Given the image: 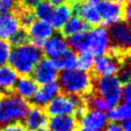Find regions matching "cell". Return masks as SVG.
<instances>
[{
    "label": "cell",
    "mask_w": 131,
    "mask_h": 131,
    "mask_svg": "<svg viewBox=\"0 0 131 131\" xmlns=\"http://www.w3.org/2000/svg\"><path fill=\"white\" fill-rule=\"evenodd\" d=\"M76 131H89V130H87V129H85V128H83V127H81V128H80V129H77Z\"/></svg>",
    "instance_id": "obj_44"
},
{
    "label": "cell",
    "mask_w": 131,
    "mask_h": 131,
    "mask_svg": "<svg viewBox=\"0 0 131 131\" xmlns=\"http://www.w3.org/2000/svg\"><path fill=\"white\" fill-rule=\"evenodd\" d=\"M41 1H43V0H21L24 8H27V9H33Z\"/></svg>",
    "instance_id": "obj_37"
},
{
    "label": "cell",
    "mask_w": 131,
    "mask_h": 131,
    "mask_svg": "<svg viewBox=\"0 0 131 131\" xmlns=\"http://www.w3.org/2000/svg\"><path fill=\"white\" fill-rule=\"evenodd\" d=\"M73 9V13L76 14L80 19H82L88 26L98 25L101 22V16L99 14V10L95 4L91 3H75Z\"/></svg>",
    "instance_id": "obj_16"
},
{
    "label": "cell",
    "mask_w": 131,
    "mask_h": 131,
    "mask_svg": "<svg viewBox=\"0 0 131 131\" xmlns=\"http://www.w3.org/2000/svg\"><path fill=\"white\" fill-rule=\"evenodd\" d=\"M54 9L55 8L53 7L51 4H49L46 1H41L39 4H37L35 7L34 14L36 15V17L38 18V20L50 22L52 16H53Z\"/></svg>",
    "instance_id": "obj_26"
},
{
    "label": "cell",
    "mask_w": 131,
    "mask_h": 131,
    "mask_svg": "<svg viewBox=\"0 0 131 131\" xmlns=\"http://www.w3.org/2000/svg\"><path fill=\"white\" fill-rule=\"evenodd\" d=\"M60 92L59 84L57 80L49 82L47 84L41 85L37 88V92L35 93L33 97V102L35 105L43 107L46 106L54 98H56Z\"/></svg>",
    "instance_id": "obj_15"
},
{
    "label": "cell",
    "mask_w": 131,
    "mask_h": 131,
    "mask_svg": "<svg viewBox=\"0 0 131 131\" xmlns=\"http://www.w3.org/2000/svg\"><path fill=\"white\" fill-rule=\"evenodd\" d=\"M33 80L37 85H43L57 80L58 77V70L54 60L50 58H40L35 66L33 72Z\"/></svg>",
    "instance_id": "obj_8"
},
{
    "label": "cell",
    "mask_w": 131,
    "mask_h": 131,
    "mask_svg": "<svg viewBox=\"0 0 131 131\" xmlns=\"http://www.w3.org/2000/svg\"><path fill=\"white\" fill-rule=\"evenodd\" d=\"M111 44L115 50L126 52L131 46V30L126 21H119L110 26L108 30Z\"/></svg>",
    "instance_id": "obj_7"
},
{
    "label": "cell",
    "mask_w": 131,
    "mask_h": 131,
    "mask_svg": "<svg viewBox=\"0 0 131 131\" xmlns=\"http://www.w3.org/2000/svg\"><path fill=\"white\" fill-rule=\"evenodd\" d=\"M58 82L64 94L75 97L87 94L93 85L92 78L88 72L79 68L63 70L58 75Z\"/></svg>",
    "instance_id": "obj_2"
},
{
    "label": "cell",
    "mask_w": 131,
    "mask_h": 131,
    "mask_svg": "<svg viewBox=\"0 0 131 131\" xmlns=\"http://www.w3.org/2000/svg\"><path fill=\"white\" fill-rule=\"evenodd\" d=\"M36 131H52L51 129L49 127H42V128H39V129H37V130H36Z\"/></svg>",
    "instance_id": "obj_43"
},
{
    "label": "cell",
    "mask_w": 131,
    "mask_h": 131,
    "mask_svg": "<svg viewBox=\"0 0 131 131\" xmlns=\"http://www.w3.org/2000/svg\"><path fill=\"white\" fill-rule=\"evenodd\" d=\"M28 37L32 39V43L40 48L43 42L55 34V29L51 23L43 20H35L28 28Z\"/></svg>",
    "instance_id": "obj_10"
},
{
    "label": "cell",
    "mask_w": 131,
    "mask_h": 131,
    "mask_svg": "<svg viewBox=\"0 0 131 131\" xmlns=\"http://www.w3.org/2000/svg\"><path fill=\"white\" fill-rule=\"evenodd\" d=\"M123 83L116 76L99 77L95 82V89L111 107L121 102V89Z\"/></svg>",
    "instance_id": "obj_4"
},
{
    "label": "cell",
    "mask_w": 131,
    "mask_h": 131,
    "mask_svg": "<svg viewBox=\"0 0 131 131\" xmlns=\"http://www.w3.org/2000/svg\"><path fill=\"white\" fill-rule=\"evenodd\" d=\"M46 2L51 4L53 7H57L58 5L64 3V0H46Z\"/></svg>",
    "instance_id": "obj_40"
},
{
    "label": "cell",
    "mask_w": 131,
    "mask_h": 131,
    "mask_svg": "<svg viewBox=\"0 0 131 131\" xmlns=\"http://www.w3.org/2000/svg\"><path fill=\"white\" fill-rule=\"evenodd\" d=\"M121 101L123 102H126L129 103L131 101V86L130 83H124L122 85V89H121Z\"/></svg>",
    "instance_id": "obj_33"
},
{
    "label": "cell",
    "mask_w": 131,
    "mask_h": 131,
    "mask_svg": "<svg viewBox=\"0 0 131 131\" xmlns=\"http://www.w3.org/2000/svg\"><path fill=\"white\" fill-rule=\"evenodd\" d=\"M67 44L72 48V50L79 53L88 52V35L87 32L75 34L72 36H68Z\"/></svg>",
    "instance_id": "obj_25"
},
{
    "label": "cell",
    "mask_w": 131,
    "mask_h": 131,
    "mask_svg": "<svg viewBox=\"0 0 131 131\" xmlns=\"http://www.w3.org/2000/svg\"><path fill=\"white\" fill-rule=\"evenodd\" d=\"M122 128H123V131H131V122L130 119L128 120H125L124 122H122Z\"/></svg>",
    "instance_id": "obj_39"
},
{
    "label": "cell",
    "mask_w": 131,
    "mask_h": 131,
    "mask_svg": "<svg viewBox=\"0 0 131 131\" xmlns=\"http://www.w3.org/2000/svg\"><path fill=\"white\" fill-rule=\"evenodd\" d=\"M118 79L120 80L122 83H127L129 82L131 78V71H130V66L128 64H124L123 66L119 67V70H118Z\"/></svg>",
    "instance_id": "obj_32"
},
{
    "label": "cell",
    "mask_w": 131,
    "mask_h": 131,
    "mask_svg": "<svg viewBox=\"0 0 131 131\" xmlns=\"http://www.w3.org/2000/svg\"><path fill=\"white\" fill-rule=\"evenodd\" d=\"M42 56L40 48L33 43H27L12 49L9 65L20 76H29Z\"/></svg>",
    "instance_id": "obj_1"
},
{
    "label": "cell",
    "mask_w": 131,
    "mask_h": 131,
    "mask_svg": "<svg viewBox=\"0 0 131 131\" xmlns=\"http://www.w3.org/2000/svg\"><path fill=\"white\" fill-rule=\"evenodd\" d=\"M9 40H10L9 42L11 45H14L15 47H16V46H20V45L27 43L29 40V37H28V34L26 31L19 29L16 33H15L10 37Z\"/></svg>",
    "instance_id": "obj_31"
},
{
    "label": "cell",
    "mask_w": 131,
    "mask_h": 131,
    "mask_svg": "<svg viewBox=\"0 0 131 131\" xmlns=\"http://www.w3.org/2000/svg\"><path fill=\"white\" fill-rule=\"evenodd\" d=\"M109 1H112V2H115V3L117 4H124V3H126L128 0H109Z\"/></svg>",
    "instance_id": "obj_41"
},
{
    "label": "cell",
    "mask_w": 131,
    "mask_h": 131,
    "mask_svg": "<svg viewBox=\"0 0 131 131\" xmlns=\"http://www.w3.org/2000/svg\"><path fill=\"white\" fill-rule=\"evenodd\" d=\"M28 109L27 101L16 94L0 96V127L22 121Z\"/></svg>",
    "instance_id": "obj_3"
},
{
    "label": "cell",
    "mask_w": 131,
    "mask_h": 131,
    "mask_svg": "<svg viewBox=\"0 0 131 131\" xmlns=\"http://www.w3.org/2000/svg\"><path fill=\"white\" fill-rule=\"evenodd\" d=\"M95 57L89 52H83V53H80V55L78 56V64H77V68L88 72L93 68L94 65Z\"/></svg>",
    "instance_id": "obj_28"
},
{
    "label": "cell",
    "mask_w": 131,
    "mask_h": 131,
    "mask_svg": "<svg viewBox=\"0 0 131 131\" xmlns=\"http://www.w3.org/2000/svg\"><path fill=\"white\" fill-rule=\"evenodd\" d=\"M67 1H69V2H71V3H77V2H78V1H79V0H67Z\"/></svg>",
    "instance_id": "obj_45"
},
{
    "label": "cell",
    "mask_w": 131,
    "mask_h": 131,
    "mask_svg": "<svg viewBox=\"0 0 131 131\" xmlns=\"http://www.w3.org/2000/svg\"><path fill=\"white\" fill-rule=\"evenodd\" d=\"M12 53V45L8 40L0 39V66L5 65L9 62Z\"/></svg>",
    "instance_id": "obj_30"
},
{
    "label": "cell",
    "mask_w": 131,
    "mask_h": 131,
    "mask_svg": "<svg viewBox=\"0 0 131 131\" xmlns=\"http://www.w3.org/2000/svg\"><path fill=\"white\" fill-rule=\"evenodd\" d=\"M97 8L101 16V21L104 25L111 26L117 22L122 21V18L124 17V8L120 4L109 0L99 2Z\"/></svg>",
    "instance_id": "obj_9"
},
{
    "label": "cell",
    "mask_w": 131,
    "mask_h": 131,
    "mask_svg": "<svg viewBox=\"0 0 131 131\" xmlns=\"http://www.w3.org/2000/svg\"><path fill=\"white\" fill-rule=\"evenodd\" d=\"M88 35V52L94 57L106 55L111 48L108 30L103 26L93 27Z\"/></svg>",
    "instance_id": "obj_6"
},
{
    "label": "cell",
    "mask_w": 131,
    "mask_h": 131,
    "mask_svg": "<svg viewBox=\"0 0 131 131\" xmlns=\"http://www.w3.org/2000/svg\"><path fill=\"white\" fill-rule=\"evenodd\" d=\"M80 103H82V101L79 97L69 96L66 94H58L45 106V112L51 117L72 115Z\"/></svg>",
    "instance_id": "obj_5"
},
{
    "label": "cell",
    "mask_w": 131,
    "mask_h": 131,
    "mask_svg": "<svg viewBox=\"0 0 131 131\" xmlns=\"http://www.w3.org/2000/svg\"><path fill=\"white\" fill-rule=\"evenodd\" d=\"M16 0H0V14L11 13L15 7Z\"/></svg>",
    "instance_id": "obj_34"
},
{
    "label": "cell",
    "mask_w": 131,
    "mask_h": 131,
    "mask_svg": "<svg viewBox=\"0 0 131 131\" xmlns=\"http://www.w3.org/2000/svg\"><path fill=\"white\" fill-rule=\"evenodd\" d=\"M18 80V74L10 65L0 66V91L8 92L15 87Z\"/></svg>",
    "instance_id": "obj_21"
},
{
    "label": "cell",
    "mask_w": 131,
    "mask_h": 131,
    "mask_svg": "<svg viewBox=\"0 0 131 131\" xmlns=\"http://www.w3.org/2000/svg\"><path fill=\"white\" fill-rule=\"evenodd\" d=\"M103 131H123V128H122V124L120 123L110 122V123H107Z\"/></svg>",
    "instance_id": "obj_36"
},
{
    "label": "cell",
    "mask_w": 131,
    "mask_h": 131,
    "mask_svg": "<svg viewBox=\"0 0 131 131\" xmlns=\"http://www.w3.org/2000/svg\"><path fill=\"white\" fill-rule=\"evenodd\" d=\"M58 70H70L77 68L78 55L72 49H68L60 57L54 60Z\"/></svg>",
    "instance_id": "obj_23"
},
{
    "label": "cell",
    "mask_w": 131,
    "mask_h": 131,
    "mask_svg": "<svg viewBox=\"0 0 131 131\" xmlns=\"http://www.w3.org/2000/svg\"><path fill=\"white\" fill-rule=\"evenodd\" d=\"M0 131H28V129L23 124H21L20 122H17V123H12L0 127Z\"/></svg>",
    "instance_id": "obj_35"
},
{
    "label": "cell",
    "mask_w": 131,
    "mask_h": 131,
    "mask_svg": "<svg viewBox=\"0 0 131 131\" xmlns=\"http://www.w3.org/2000/svg\"><path fill=\"white\" fill-rule=\"evenodd\" d=\"M130 15H131L130 4H129V0H128L127 2H126L125 7L124 8V17H125V19H126V21H127V22L130 20Z\"/></svg>",
    "instance_id": "obj_38"
},
{
    "label": "cell",
    "mask_w": 131,
    "mask_h": 131,
    "mask_svg": "<svg viewBox=\"0 0 131 131\" xmlns=\"http://www.w3.org/2000/svg\"><path fill=\"white\" fill-rule=\"evenodd\" d=\"M73 15V9L69 4L62 3L54 9L50 23L54 29H61Z\"/></svg>",
    "instance_id": "obj_20"
},
{
    "label": "cell",
    "mask_w": 131,
    "mask_h": 131,
    "mask_svg": "<svg viewBox=\"0 0 131 131\" xmlns=\"http://www.w3.org/2000/svg\"><path fill=\"white\" fill-rule=\"evenodd\" d=\"M120 64L116 57L113 55H102L96 57L93 65V71L98 77L115 76L119 70Z\"/></svg>",
    "instance_id": "obj_12"
},
{
    "label": "cell",
    "mask_w": 131,
    "mask_h": 131,
    "mask_svg": "<svg viewBox=\"0 0 131 131\" xmlns=\"http://www.w3.org/2000/svg\"><path fill=\"white\" fill-rule=\"evenodd\" d=\"M84 2L86 3H91V4H98L99 2H101V0H84Z\"/></svg>",
    "instance_id": "obj_42"
},
{
    "label": "cell",
    "mask_w": 131,
    "mask_h": 131,
    "mask_svg": "<svg viewBox=\"0 0 131 131\" xmlns=\"http://www.w3.org/2000/svg\"><path fill=\"white\" fill-rule=\"evenodd\" d=\"M62 33L65 36H72L75 34L83 33L88 30V25L80 19L79 16H71L70 19L66 22L64 26L61 28Z\"/></svg>",
    "instance_id": "obj_24"
},
{
    "label": "cell",
    "mask_w": 131,
    "mask_h": 131,
    "mask_svg": "<svg viewBox=\"0 0 131 131\" xmlns=\"http://www.w3.org/2000/svg\"><path fill=\"white\" fill-rule=\"evenodd\" d=\"M87 104L92 109L102 111V112H106L111 108V106L107 103V102L100 95H94V96L88 97Z\"/></svg>",
    "instance_id": "obj_29"
},
{
    "label": "cell",
    "mask_w": 131,
    "mask_h": 131,
    "mask_svg": "<svg viewBox=\"0 0 131 131\" xmlns=\"http://www.w3.org/2000/svg\"><path fill=\"white\" fill-rule=\"evenodd\" d=\"M41 47L47 58L55 60L68 50V44L61 34H54L44 41Z\"/></svg>",
    "instance_id": "obj_11"
},
{
    "label": "cell",
    "mask_w": 131,
    "mask_h": 131,
    "mask_svg": "<svg viewBox=\"0 0 131 131\" xmlns=\"http://www.w3.org/2000/svg\"><path fill=\"white\" fill-rule=\"evenodd\" d=\"M24 125L28 131H36L48 124V117L42 107L35 105L31 107L24 117Z\"/></svg>",
    "instance_id": "obj_14"
},
{
    "label": "cell",
    "mask_w": 131,
    "mask_h": 131,
    "mask_svg": "<svg viewBox=\"0 0 131 131\" xmlns=\"http://www.w3.org/2000/svg\"><path fill=\"white\" fill-rule=\"evenodd\" d=\"M16 18L18 20L19 26H22L23 28H29L31 24L36 20V15L31 9L20 8L17 11Z\"/></svg>",
    "instance_id": "obj_27"
},
{
    "label": "cell",
    "mask_w": 131,
    "mask_h": 131,
    "mask_svg": "<svg viewBox=\"0 0 131 131\" xmlns=\"http://www.w3.org/2000/svg\"><path fill=\"white\" fill-rule=\"evenodd\" d=\"M19 23L14 14H0V39L9 40L19 30Z\"/></svg>",
    "instance_id": "obj_17"
},
{
    "label": "cell",
    "mask_w": 131,
    "mask_h": 131,
    "mask_svg": "<svg viewBox=\"0 0 131 131\" xmlns=\"http://www.w3.org/2000/svg\"><path fill=\"white\" fill-rule=\"evenodd\" d=\"M107 119L110 122L122 123L125 120L130 119L131 116V106L126 102H119L118 104L112 106L107 111Z\"/></svg>",
    "instance_id": "obj_22"
},
{
    "label": "cell",
    "mask_w": 131,
    "mask_h": 131,
    "mask_svg": "<svg viewBox=\"0 0 131 131\" xmlns=\"http://www.w3.org/2000/svg\"><path fill=\"white\" fill-rule=\"evenodd\" d=\"M81 126L89 131H103L107 124V116L105 112L98 110H87L80 119Z\"/></svg>",
    "instance_id": "obj_13"
},
{
    "label": "cell",
    "mask_w": 131,
    "mask_h": 131,
    "mask_svg": "<svg viewBox=\"0 0 131 131\" xmlns=\"http://www.w3.org/2000/svg\"><path fill=\"white\" fill-rule=\"evenodd\" d=\"M15 94L25 101L32 100L37 90V83L29 76H22L18 78L15 85Z\"/></svg>",
    "instance_id": "obj_18"
},
{
    "label": "cell",
    "mask_w": 131,
    "mask_h": 131,
    "mask_svg": "<svg viewBox=\"0 0 131 131\" xmlns=\"http://www.w3.org/2000/svg\"><path fill=\"white\" fill-rule=\"evenodd\" d=\"M48 124L52 131H76L78 129V122L73 115L51 117Z\"/></svg>",
    "instance_id": "obj_19"
}]
</instances>
